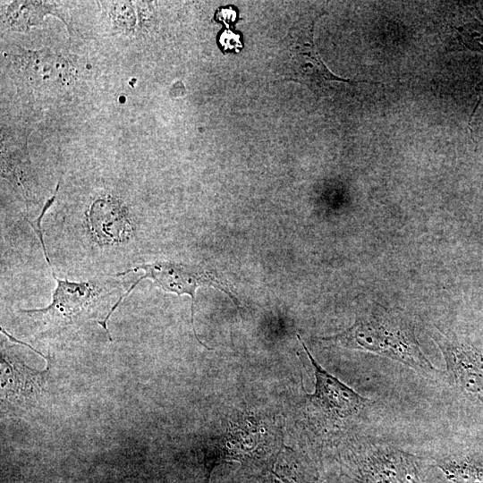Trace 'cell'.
<instances>
[{"mask_svg":"<svg viewBox=\"0 0 483 483\" xmlns=\"http://www.w3.org/2000/svg\"><path fill=\"white\" fill-rule=\"evenodd\" d=\"M319 340L337 347L388 358L427 378L435 379L441 374L423 352L413 322L407 314L379 303L369 304L346 330Z\"/></svg>","mask_w":483,"mask_h":483,"instance_id":"1","label":"cell"},{"mask_svg":"<svg viewBox=\"0 0 483 483\" xmlns=\"http://www.w3.org/2000/svg\"><path fill=\"white\" fill-rule=\"evenodd\" d=\"M352 462L362 483H420L419 457L390 443L365 440L354 447Z\"/></svg>","mask_w":483,"mask_h":483,"instance_id":"2","label":"cell"},{"mask_svg":"<svg viewBox=\"0 0 483 483\" xmlns=\"http://www.w3.org/2000/svg\"><path fill=\"white\" fill-rule=\"evenodd\" d=\"M139 270L144 271V275L140 277L134 284H132L128 289V291L118 299V301L114 303V305L106 317L104 322L102 323L101 326L106 332H108L106 323L112 313L118 307L121 301L131 293V292L135 288V286L145 278L152 279L153 281L157 283L165 292H174L178 296L182 294H187L191 296L192 328L197 340L201 344L202 343L199 340L197 336L193 324V306L195 292L198 287L205 284L214 285L215 287L227 293V295L239 308L236 299L234 298V296L232 295L226 284L216 278V275H213L212 272L207 271L198 266L173 263L167 261H157L151 264L139 265L136 267L130 268L121 273H117L116 275H124L130 272H137Z\"/></svg>","mask_w":483,"mask_h":483,"instance_id":"3","label":"cell"},{"mask_svg":"<svg viewBox=\"0 0 483 483\" xmlns=\"http://www.w3.org/2000/svg\"><path fill=\"white\" fill-rule=\"evenodd\" d=\"M297 337L314 370L315 391L308 395L310 402L332 419H347L358 417L370 405V401L323 369L311 356L299 335Z\"/></svg>","mask_w":483,"mask_h":483,"instance_id":"4","label":"cell"},{"mask_svg":"<svg viewBox=\"0 0 483 483\" xmlns=\"http://www.w3.org/2000/svg\"><path fill=\"white\" fill-rule=\"evenodd\" d=\"M56 282L52 302L44 309H21L29 314H40L53 324H71L89 316L96 305L100 290L91 282H71L56 277L51 261H47Z\"/></svg>","mask_w":483,"mask_h":483,"instance_id":"5","label":"cell"},{"mask_svg":"<svg viewBox=\"0 0 483 483\" xmlns=\"http://www.w3.org/2000/svg\"><path fill=\"white\" fill-rule=\"evenodd\" d=\"M433 339L442 352L450 380L464 393L483 399V354L438 331Z\"/></svg>","mask_w":483,"mask_h":483,"instance_id":"6","label":"cell"},{"mask_svg":"<svg viewBox=\"0 0 483 483\" xmlns=\"http://www.w3.org/2000/svg\"><path fill=\"white\" fill-rule=\"evenodd\" d=\"M88 221L90 231L104 244L123 242L132 233L125 207L111 197L97 199L91 204Z\"/></svg>","mask_w":483,"mask_h":483,"instance_id":"7","label":"cell"},{"mask_svg":"<svg viewBox=\"0 0 483 483\" xmlns=\"http://www.w3.org/2000/svg\"><path fill=\"white\" fill-rule=\"evenodd\" d=\"M25 73L36 87L58 89L69 84L72 69L64 57L48 49H43L29 53Z\"/></svg>","mask_w":483,"mask_h":483,"instance_id":"8","label":"cell"},{"mask_svg":"<svg viewBox=\"0 0 483 483\" xmlns=\"http://www.w3.org/2000/svg\"><path fill=\"white\" fill-rule=\"evenodd\" d=\"M301 47V49L295 50V55L291 57V67H292L291 80L302 81L308 85H320L330 80L356 82L340 78L330 72L316 50L313 34Z\"/></svg>","mask_w":483,"mask_h":483,"instance_id":"9","label":"cell"},{"mask_svg":"<svg viewBox=\"0 0 483 483\" xmlns=\"http://www.w3.org/2000/svg\"><path fill=\"white\" fill-rule=\"evenodd\" d=\"M9 377L8 386H3L4 395L10 399L20 397H33L35 391L40 389L42 375L18 361L7 363Z\"/></svg>","mask_w":483,"mask_h":483,"instance_id":"10","label":"cell"},{"mask_svg":"<svg viewBox=\"0 0 483 483\" xmlns=\"http://www.w3.org/2000/svg\"><path fill=\"white\" fill-rule=\"evenodd\" d=\"M437 467L453 483H483V467L461 461L441 460Z\"/></svg>","mask_w":483,"mask_h":483,"instance_id":"11","label":"cell"}]
</instances>
